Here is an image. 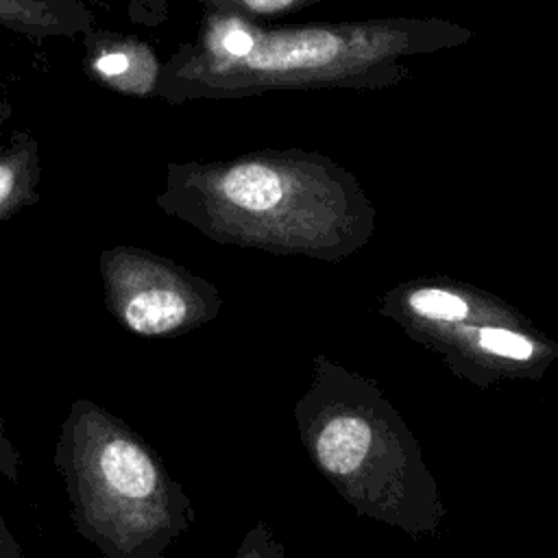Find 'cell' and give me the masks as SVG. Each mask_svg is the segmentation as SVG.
Returning <instances> with one entry per match:
<instances>
[{
	"mask_svg": "<svg viewBox=\"0 0 558 558\" xmlns=\"http://www.w3.org/2000/svg\"><path fill=\"white\" fill-rule=\"evenodd\" d=\"M205 11L214 13H233L248 20L255 17H277L283 13H294L318 2H338V0H194Z\"/></svg>",
	"mask_w": 558,
	"mask_h": 558,
	"instance_id": "10",
	"label": "cell"
},
{
	"mask_svg": "<svg viewBox=\"0 0 558 558\" xmlns=\"http://www.w3.org/2000/svg\"><path fill=\"white\" fill-rule=\"evenodd\" d=\"M0 473L13 484L20 482V453L7 434L2 414H0Z\"/></svg>",
	"mask_w": 558,
	"mask_h": 558,
	"instance_id": "12",
	"label": "cell"
},
{
	"mask_svg": "<svg viewBox=\"0 0 558 558\" xmlns=\"http://www.w3.org/2000/svg\"><path fill=\"white\" fill-rule=\"evenodd\" d=\"M0 26L35 41L72 39L92 31V13L83 0H0Z\"/></svg>",
	"mask_w": 558,
	"mask_h": 558,
	"instance_id": "8",
	"label": "cell"
},
{
	"mask_svg": "<svg viewBox=\"0 0 558 558\" xmlns=\"http://www.w3.org/2000/svg\"><path fill=\"white\" fill-rule=\"evenodd\" d=\"M294 421L316 471L360 517L414 541L438 534L447 514L438 482L412 429L373 379L318 353Z\"/></svg>",
	"mask_w": 558,
	"mask_h": 558,
	"instance_id": "3",
	"label": "cell"
},
{
	"mask_svg": "<svg viewBox=\"0 0 558 558\" xmlns=\"http://www.w3.org/2000/svg\"><path fill=\"white\" fill-rule=\"evenodd\" d=\"M98 270L109 314L137 336L185 333L211 323L222 310V296L211 281L148 248H105Z\"/></svg>",
	"mask_w": 558,
	"mask_h": 558,
	"instance_id": "6",
	"label": "cell"
},
{
	"mask_svg": "<svg viewBox=\"0 0 558 558\" xmlns=\"http://www.w3.org/2000/svg\"><path fill=\"white\" fill-rule=\"evenodd\" d=\"M87 35L85 70L96 83L126 96L155 98L161 63L148 44L120 33Z\"/></svg>",
	"mask_w": 558,
	"mask_h": 558,
	"instance_id": "7",
	"label": "cell"
},
{
	"mask_svg": "<svg viewBox=\"0 0 558 558\" xmlns=\"http://www.w3.org/2000/svg\"><path fill=\"white\" fill-rule=\"evenodd\" d=\"M233 558H286V547L275 536V530L264 519H259L244 534Z\"/></svg>",
	"mask_w": 558,
	"mask_h": 558,
	"instance_id": "11",
	"label": "cell"
},
{
	"mask_svg": "<svg viewBox=\"0 0 558 558\" xmlns=\"http://www.w3.org/2000/svg\"><path fill=\"white\" fill-rule=\"evenodd\" d=\"M377 314L480 388L501 379L538 381L558 360V344L523 312L458 279L397 283L379 296Z\"/></svg>",
	"mask_w": 558,
	"mask_h": 558,
	"instance_id": "5",
	"label": "cell"
},
{
	"mask_svg": "<svg viewBox=\"0 0 558 558\" xmlns=\"http://www.w3.org/2000/svg\"><path fill=\"white\" fill-rule=\"evenodd\" d=\"M0 558H24L22 545L15 541L2 512H0Z\"/></svg>",
	"mask_w": 558,
	"mask_h": 558,
	"instance_id": "13",
	"label": "cell"
},
{
	"mask_svg": "<svg viewBox=\"0 0 558 558\" xmlns=\"http://www.w3.org/2000/svg\"><path fill=\"white\" fill-rule=\"evenodd\" d=\"M54 466L76 532L105 558H166L196 519L159 453L122 418L76 399L61 423Z\"/></svg>",
	"mask_w": 558,
	"mask_h": 558,
	"instance_id": "4",
	"label": "cell"
},
{
	"mask_svg": "<svg viewBox=\"0 0 558 558\" xmlns=\"http://www.w3.org/2000/svg\"><path fill=\"white\" fill-rule=\"evenodd\" d=\"M41 159L39 144L31 133L17 131L0 150V222L39 201Z\"/></svg>",
	"mask_w": 558,
	"mask_h": 558,
	"instance_id": "9",
	"label": "cell"
},
{
	"mask_svg": "<svg viewBox=\"0 0 558 558\" xmlns=\"http://www.w3.org/2000/svg\"><path fill=\"white\" fill-rule=\"evenodd\" d=\"M473 31L445 17H368L268 28L205 11L198 33L163 63L155 98H248L292 89H386L410 78L403 57L462 46Z\"/></svg>",
	"mask_w": 558,
	"mask_h": 558,
	"instance_id": "1",
	"label": "cell"
},
{
	"mask_svg": "<svg viewBox=\"0 0 558 558\" xmlns=\"http://www.w3.org/2000/svg\"><path fill=\"white\" fill-rule=\"evenodd\" d=\"M155 203L218 244L320 262L357 253L375 231V207L357 177L303 148L170 161Z\"/></svg>",
	"mask_w": 558,
	"mask_h": 558,
	"instance_id": "2",
	"label": "cell"
}]
</instances>
